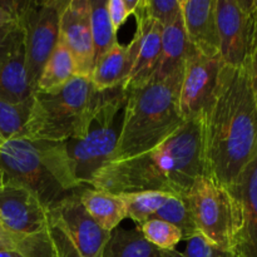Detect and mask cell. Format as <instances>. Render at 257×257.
Returning <instances> with one entry per match:
<instances>
[{
	"label": "cell",
	"instance_id": "1",
	"mask_svg": "<svg viewBox=\"0 0 257 257\" xmlns=\"http://www.w3.org/2000/svg\"><path fill=\"white\" fill-rule=\"evenodd\" d=\"M257 156V108L248 65H223L202 114L203 175L235 185Z\"/></svg>",
	"mask_w": 257,
	"mask_h": 257
},
{
	"label": "cell",
	"instance_id": "2",
	"mask_svg": "<svg viewBox=\"0 0 257 257\" xmlns=\"http://www.w3.org/2000/svg\"><path fill=\"white\" fill-rule=\"evenodd\" d=\"M201 175L202 115L186 120L157 147L105 165L95 173L90 187L114 195L156 191L186 197Z\"/></svg>",
	"mask_w": 257,
	"mask_h": 257
},
{
	"label": "cell",
	"instance_id": "3",
	"mask_svg": "<svg viewBox=\"0 0 257 257\" xmlns=\"http://www.w3.org/2000/svg\"><path fill=\"white\" fill-rule=\"evenodd\" d=\"M5 185L30 191L48 211L82 190L70 168L64 143L20 137L0 146Z\"/></svg>",
	"mask_w": 257,
	"mask_h": 257
},
{
	"label": "cell",
	"instance_id": "4",
	"mask_svg": "<svg viewBox=\"0 0 257 257\" xmlns=\"http://www.w3.org/2000/svg\"><path fill=\"white\" fill-rule=\"evenodd\" d=\"M182 75L183 73L163 80L150 79L143 87L125 90L122 130L112 162L157 147L185 123L178 105Z\"/></svg>",
	"mask_w": 257,
	"mask_h": 257
},
{
	"label": "cell",
	"instance_id": "5",
	"mask_svg": "<svg viewBox=\"0 0 257 257\" xmlns=\"http://www.w3.org/2000/svg\"><path fill=\"white\" fill-rule=\"evenodd\" d=\"M97 97L98 90L90 78L82 75L55 92L33 93L24 137L62 143L83 138Z\"/></svg>",
	"mask_w": 257,
	"mask_h": 257
},
{
	"label": "cell",
	"instance_id": "6",
	"mask_svg": "<svg viewBox=\"0 0 257 257\" xmlns=\"http://www.w3.org/2000/svg\"><path fill=\"white\" fill-rule=\"evenodd\" d=\"M125 102L127 93L123 85L98 92L84 137L63 142L73 175L80 186H90L95 173L112 162L122 130Z\"/></svg>",
	"mask_w": 257,
	"mask_h": 257
},
{
	"label": "cell",
	"instance_id": "7",
	"mask_svg": "<svg viewBox=\"0 0 257 257\" xmlns=\"http://www.w3.org/2000/svg\"><path fill=\"white\" fill-rule=\"evenodd\" d=\"M185 200L198 232L220 248L233 253L240 230V210L230 190L213 178L201 175Z\"/></svg>",
	"mask_w": 257,
	"mask_h": 257
},
{
	"label": "cell",
	"instance_id": "8",
	"mask_svg": "<svg viewBox=\"0 0 257 257\" xmlns=\"http://www.w3.org/2000/svg\"><path fill=\"white\" fill-rule=\"evenodd\" d=\"M80 191L48 211V232L58 257L104 256L110 233L88 215L80 202Z\"/></svg>",
	"mask_w": 257,
	"mask_h": 257
},
{
	"label": "cell",
	"instance_id": "9",
	"mask_svg": "<svg viewBox=\"0 0 257 257\" xmlns=\"http://www.w3.org/2000/svg\"><path fill=\"white\" fill-rule=\"evenodd\" d=\"M67 2H19V25L24 34L27 70L35 92L43 67L59 40L60 15Z\"/></svg>",
	"mask_w": 257,
	"mask_h": 257
},
{
	"label": "cell",
	"instance_id": "10",
	"mask_svg": "<svg viewBox=\"0 0 257 257\" xmlns=\"http://www.w3.org/2000/svg\"><path fill=\"white\" fill-rule=\"evenodd\" d=\"M216 22L222 62L235 68L247 64L255 52L250 0H216Z\"/></svg>",
	"mask_w": 257,
	"mask_h": 257
},
{
	"label": "cell",
	"instance_id": "11",
	"mask_svg": "<svg viewBox=\"0 0 257 257\" xmlns=\"http://www.w3.org/2000/svg\"><path fill=\"white\" fill-rule=\"evenodd\" d=\"M225 63L220 57L208 58L192 50L183 68L178 105L182 119L190 120L203 114L217 85Z\"/></svg>",
	"mask_w": 257,
	"mask_h": 257
},
{
	"label": "cell",
	"instance_id": "12",
	"mask_svg": "<svg viewBox=\"0 0 257 257\" xmlns=\"http://www.w3.org/2000/svg\"><path fill=\"white\" fill-rule=\"evenodd\" d=\"M0 225L14 237L39 233L48 228V210L30 191L4 183L0 190Z\"/></svg>",
	"mask_w": 257,
	"mask_h": 257
},
{
	"label": "cell",
	"instance_id": "13",
	"mask_svg": "<svg viewBox=\"0 0 257 257\" xmlns=\"http://www.w3.org/2000/svg\"><path fill=\"white\" fill-rule=\"evenodd\" d=\"M59 40L72 54L78 75L90 78L94 68V48L89 0H68L60 15Z\"/></svg>",
	"mask_w": 257,
	"mask_h": 257
},
{
	"label": "cell",
	"instance_id": "14",
	"mask_svg": "<svg viewBox=\"0 0 257 257\" xmlns=\"http://www.w3.org/2000/svg\"><path fill=\"white\" fill-rule=\"evenodd\" d=\"M228 190L240 210V230L233 253L237 257H257V156Z\"/></svg>",
	"mask_w": 257,
	"mask_h": 257
},
{
	"label": "cell",
	"instance_id": "15",
	"mask_svg": "<svg viewBox=\"0 0 257 257\" xmlns=\"http://www.w3.org/2000/svg\"><path fill=\"white\" fill-rule=\"evenodd\" d=\"M33 93L28 79L24 34L19 25L8 38L0 60V98L13 104H22L32 99Z\"/></svg>",
	"mask_w": 257,
	"mask_h": 257
},
{
	"label": "cell",
	"instance_id": "16",
	"mask_svg": "<svg viewBox=\"0 0 257 257\" xmlns=\"http://www.w3.org/2000/svg\"><path fill=\"white\" fill-rule=\"evenodd\" d=\"M181 15L191 47L205 57H220L216 0H181Z\"/></svg>",
	"mask_w": 257,
	"mask_h": 257
},
{
	"label": "cell",
	"instance_id": "17",
	"mask_svg": "<svg viewBox=\"0 0 257 257\" xmlns=\"http://www.w3.org/2000/svg\"><path fill=\"white\" fill-rule=\"evenodd\" d=\"M137 30L141 35L140 52L130 78L123 85L124 90L137 89L150 82L157 68L162 47L163 27L151 19L145 9V0H140L135 14Z\"/></svg>",
	"mask_w": 257,
	"mask_h": 257
},
{
	"label": "cell",
	"instance_id": "18",
	"mask_svg": "<svg viewBox=\"0 0 257 257\" xmlns=\"http://www.w3.org/2000/svg\"><path fill=\"white\" fill-rule=\"evenodd\" d=\"M141 35L136 29L135 37L128 45H113L95 62L90 80L98 92L122 87L130 78L140 52Z\"/></svg>",
	"mask_w": 257,
	"mask_h": 257
},
{
	"label": "cell",
	"instance_id": "19",
	"mask_svg": "<svg viewBox=\"0 0 257 257\" xmlns=\"http://www.w3.org/2000/svg\"><path fill=\"white\" fill-rule=\"evenodd\" d=\"M193 48L186 35L182 15L171 25L162 29V47L157 68L151 79L163 80L182 74L185 63Z\"/></svg>",
	"mask_w": 257,
	"mask_h": 257
},
{
	"label": "cell",
	"instance_id": "20",
	"mask_svg": "<svg viewBox=\"0 0 257 257\" xmlns=\"http://www.w3.org/2000/svg\"><path fill=\"white\" fill-rule=\"evenodd\" d=\"M79 198L88 215L105 232L112 233L127 218L124 202L119 195L84 186Z\"/></svg>",
	"mask_w": 257,
	"mask_h": 257
},
{
	"label": "cell",
	"instance_id": "21",
	"mask_svg": "<svg viewBox=\"0 0 257 257\" xmlns=\"http://www.w3.org/2000/svg\"><path fill=\"white\" fill-rule=\"evenodd\" d=\"M77 75V68L72 54L68 48L60 40H58L52 54L43 67L35 92H55L64 87Z\"/></svg>",
	"mask_w": 257,
	"mask_h": 257
},
{
	"label": "cell",
	"instance_id": "22",
	"mask_svg": "<svg viewBox=\"0 0 257 257\" xmlns=\"http://www.w3.org/2000/svg\"><path fill=\"white\" fill-rule=\"evenodd\" d=\"M103 257H162V251L148 242L137 227L115 228L110 233Z\"/></svg>",
	"mask_w": 257,
	"mask_h": 257
},
{
	"label": "cell",
	"instance_id": "23",
	"mask_svg": "<svg viewBox=\"0 0 257 257\" xmlns=\"http://www.w3.org/2000/svg\"><path fill=\"white\" fill-rule=\"evenodd\" d=\"M94 64L110 48L117 44V33L113 30L107 12V0H89Z\"/></svg>",
	"mask_w": 257,
	"mask_h": 257
},
{
	"label": "cell",
	"instance_id": "24",
	"mask_svg": "<svg viewBox=\"0 0 257 257\" xmlns=\"http://www.w3.org/2000/svg\"><path fill=\"white\" fill-rule=\"evenodd\" d=\"M124 202L127 217H130L140 228L146 221L152 218L158 210L167 202L171 195L156 191L122 193L119 195Z\"/></svg>",
	"mask_w": 257,
	"mask_h": 257
},
{
	"label": "cell",
	"instance_id": "25",
	"mask_svg": "<svg viewBox=\"0 0 257 257\" xmlns=\"http://www.w3.org/2000/svg\"><path fill=\"white\" fill-rule=\"evenodd\" d=\"M152 218H160L180 228L183 235V241L198 233L185 197L171 196Z\"/></svg>",
	"mask_w": 257,
	"mask_h": 257
},
{
	"label": "cell",
	"instance_id": "26",
	"mask_svg": "<svg viewBox=\"0 0 257 257\" xmlns=\"http://www.w3.org/2000/svg\"><path fill=\"white\" fill-rule=\"evenodd\" d=\"M30 102L13 104L0 98V138L3 141L24 136V127L28 120Z\"/></svg>",
	"mask_w": 257,
	"mask_h": 257
},
{
	"label": "cell",
	"instance_id": "27",
	"mask_svg": "<svg viewBox=\"0 0 257 257\" xmlns=\"http://www.w3.org/2000/svg\"><path fill=\"white\" fill-rule=\"evenodd\" d=\"M138 230L148 242L160 250H175L176 246L183 241L180 228L160 218H150Z\"/></svg>",
	"mask_w": 257,
	"mask_h": 257
},
{
	"label": "cell",
	"instance_id": "28",
	"mask_svg": "<svg viewBox=\"0 0 257 257\" xmlns=\"http://www.w3.org/2000/svg\"><path fill=\"white\" fill-rule=\"evenodd\" d=\"M12 237L14 241V251L22 257H58L48 228L34 235Z\"/></svg>",
	"mask_w": 257,
	"mask_h": 257
},
{
	"label": "cell",
	"instance_id": "29",
	"mask_svg": "<svg viewBox=\"0 0 257 257\" xmlns=\"http://www.w3.org/2000/svg\"><path fill=\"white\" fill-rule=\"evenodd\" d=\"M145 9L151 19L167 27L181 17V0H145Z\"/></svg>",
	"mask_w": 257,
	"mask_h": 257
},
{
	"label": "cell",
	"instance_id": "30",
	"mask_svg": "<svg viewBox=\"0 0 257 257\" xmlns=\"http://www.w3.org/2000/svg\"><path fill=\"white\" fill-rule=\"evenodd\" d=\"M186 241L183 257H232L233 253L222 250L200 232L193 235Z\"/></svg>",
	"mask_w": 257,
	"mask_h": 257
},
{
	"label": "cell",
	"instance_id": "31",
	"mask_svg": "<svg viewBox=\"0 0 257 257\" xmlns=\"http://www.w3.org/2000/svg\"><path fill=\"white\" fill-rule=\"evenodd\" d=\"M140 0H107V12L113 30L117 33L128 19L135 14Z\"/></svg>",
	"mask_w": 257,
	"mask_h": 257
},
{
	"label": "cell",
	"instance_id": "32",
	"mask_svg": "<svg viewBox=\"0 0 257 257\" xmlns=\"http://www.w3.org/2000/svg\"><path fill=\"white\" fill-rule=\"evenodd\" d=\"M19 2L0 0V40L9 37L19 27Z\"/></svg>",
	"mask_w": 257,
	"mask_h": 257
},
{
	"label": "cell",
	"instance_id": "33",
	"mask_svg": "<svg viewBox=\"0 0 257 257\" xmlns=\"http://www.w3.org/2000/svg\"><path fill=\"white\" fill-rule=\"evenodd\" d=\"M248 69H250V77H251V85H252L253 97H255V103L257 108V49L253 52L252 57H251L250 62L247 63Z\"/></svg>",
	"mask_w": 257,
	"mask_h": 257
},
{
	"label": "cell",
	"instance_id": "34",
	"mask_svg": "<svg viewBox=\"0 0 257 257\" xmlns=\"http://www.w3.org/2000/svg\"><path fill=\"white\" fill-rule=\"evenodd\" d=\"M13 237L0 225V251H14Z\"/></svg>",
	"mask_w": 257,
	"mask_h": 257
},
{
	"label": "cell",
	"instance_id": "35",
	"mask_svg": "<svg viewBox=\"0 0 257 257\" xmlns=\"http://www.w3.org/2000/svg\"><path fill=\"white\" fill-rule=\"evenodd\" d=\"M251 5V15H252L253 23V45L255 50L257 49V0H250Z\"/></svg>",
	"mask_w": 257,
	"mask_h": 257
},
{
	"label": "cell",
	"instance_id": "36",
	"mask_svg": "<svg viewBox=\"0 0 257 257\" xmlns=\"http://www.w3.org/2000/svg\"><path fill=\"white\" fill-rule=\"evenodd\" d=\"M162 251V257H183L180 251L175 250H161Z\"/></svg>",
	"mask_w": 257,
	"mask_h": 257
},
{
	"label": "cell",
	"instance_id": "37",
	"mask_svg": "<svg viewBox=\"0 0 257 257\" xmlns=\"http://www.w3.org/2000/svg\"><path fill=\"white\" fill-rule=\"evenodd\" d=\"M0 257H22L15 251H0Z\"/></svg>",
	"mask_w": 257,
	"mask_h": 257
},
{
	"label": "cell",
	"instance_id": "38",
	"mask_svg": "<svg viewBox=\"0 0 257 257\" xmlns=\"http://www.w3.org/2000/svg\"><path fill=\"white\" fill-rule=\"evenodd\" d=\"M9 38V37H8ZM8 38H5L4 40H0V60H2L3 55H4L5 48H7V43H8Z\"/></svg>",
	"mask_w": 257,
	"mask_h": 257
},
{
	"label": "cell",
	"instance_id": "39",
	"mask_svg": "<svg viewBox=\"0 0 257 257\" xmlns=\"http://www.w3.org/2000/svg\"><path fill=\"white\" fill-rule=\"evenodd\" d=\"M3 186H4V176H3V172L0 171V190L3 188Z\"/></svg>",
	"mask_w": 257,
	"mask_h": 257
},
{
	"label": "cell",
	"instance_id": "40",
	"mask_svg": "<svg viewBox=\"0 0 257 257\" xmlns=\"http://www.w3.org/2000/svg\"><path fill=\"white\" fill-rule=\"evenodd\" d=\"M3 143H4V141H3V140H2V138H0V146H2V145H3Z\"/></svg>",
	"mask_w": 257,
	"mask_h": 257
},
{
	"label": "cell",
	"instance_id": "41",
	"mask_svg": "<svg viewBox=\"0 0 257 257\" xmlns=\"http://www.w3.org/2000/svg\"><path fill=\"white\" fill-rule=\"evenodd\" d=\"M232 257H237V256H235V255H233V256H232Z\"/></svg>",
	"mask_w": 257,
	"mask_h": 257
}]
</instances>
